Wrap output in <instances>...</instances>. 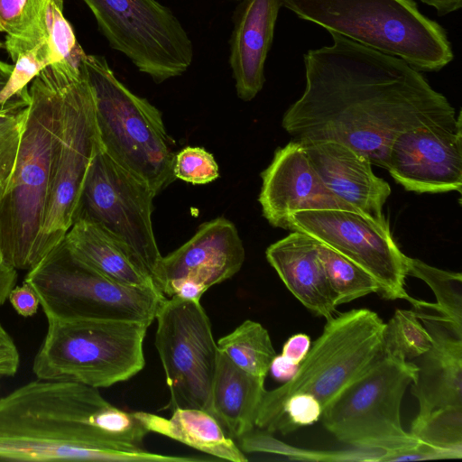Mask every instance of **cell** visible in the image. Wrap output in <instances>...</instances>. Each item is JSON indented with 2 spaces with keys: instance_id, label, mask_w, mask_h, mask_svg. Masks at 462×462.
I'll list each match as a JSON object with an SVG mask.
<instances>
[{
  "instance_id": "83f0119b",
  "label": "cell",
  "mask_w": 462,
  "mask_h": 462,
  "mask_svg": "<svg viewBox=\"0 0 462 462\" xmlns=\"http://www.w3.org/2000/svg\"><path fill=\"white\" fill-rule=\"evenodd\" d=\"M317 245L336 306L379 293L378 282L365 270L328 245L319 241Z\"/></svg>"
},
{
  "instance_id": "ee69618b",
  "label": "cell",
  "mask_w": 462,
  "mask_h": 462,
  "mask_svg": "<svg viewBox=\"0 0 462 462\" xmlns=\"http://www.w3.org/2000/svg\"><path fill=\"white\" fill-rule=\"evenodd\" d=\"M13 65L0 60V92L5 87L12 70Z\"/></svg>"
},
{
  "instance_id": "d4e9b609",
  "label": "cell",
  "mask_w": 462,
  "mask_h": 462,
  "mask_svg": "<svg viewBox=\"0 0 462 462\" xmlns=\"http://www.w3.org/2000/svg\"><path fill=\"white\" fill-rule=\"evenodd\" d=\"M172 411L170 418L146 411H134V415L148 432L166 436L221 459L232 462L248 460L208 411L196 408H176Z\"/></svg>"
},
{
  "instance_id": "9c48e42d",
  "label": "cell",
  "mask_w": 462,
  "mask_h": 462,
  "mask_svg": "<svg viewBox=\"0 0 462 462\" xmlns=\"http://www.w3.org/2000/svg\"><path fill=\"white\" fill-rule=\"evenodd\" d=\"M51 65L59 79L60 133L38 241V262L63 240L74 223L85 179L100 148L94 97L84 69Z\"/></svg>"
},
{
  "instance_id": "3957f363",
  "label": "cell",
  "mask_w": 462,
  "mask_h": 462,
  "mask_svg": "<svg viewBox=\"0 0 462 462\" xmlns=\"http://www.w3.org/2000/svg\"><path fill=\"white\" fill-rule=\"evenodd\" d=\"M30 103L14 171L0 199L3 261L16 270L38 263L42 227L60 133V88L52 65L29 86Z\"/></svg>"
},
{
  "instance_id": "4fadbf2b",
  "label": "cell",
  "mask_w": 462,
  "mask_h": 462,
  "mask_svg": "<svg viewBox=\"0 0 462 462\" xmlns=\"http://www.w3.org/2000/svg\"><path fill=\"white\" fill-rule=\"evenodd\" d=\"M155 196L146 183L116 163L100 145L85 179L75 218L96 223L125 242L153 282L162 258L152 224Z\"/></svg>"
},
{
  "instance_id": "44dd1931",
  "label": "cell",
  "mask_w": 462,
  "mask_h": 462,
  "mask_svg": "<svg viewBox=\"0 0 462 462\" xmlns=\"http://www.w3.org/2000/svg\"><path fill=\"white\" fill-rule=\"evenodd\" d=\"M265 255L287 289L303 306L326 319L335 315L337 306L319 258L317 240L292 231L272 244Z\"/></svg>"
},
{
  "instance_id": "ffe728a7",
  "label": "cell",
  "mask_w": 462,
  "mask_h": 462,
  "mask_svg": "<svg viewBox=\"0 0 462 462\" xmlns=\"http://www.w3.org/2000/svg\"><path fill=\"white\" fill-rule=\"evenodd\" d=\"M281 0H243L230 40L229 63L238 97L250 101L262 90Z\"/></svg>"
},
{
  "instance_id": "2e32d148",
  "label": "cell",
  "mask_w": 462,
  "mask_h": 462,
  "mask_svg": "<svg viewBox=\"0 0 462 462\" xmlns=\"http://www.w3.org/2000/svg\"><path fill=\"white\" fill-rule=\"evenodd\" d=\"M385 169L409 191L461 193V111L453 125L419 127L400 134L390 146Z\"/></svg>"
},
{
  "instance_id": "5bb4252c",
  "label": "cell",
  "mask_w": 462,
  "mask_h": 462,
  "mask_svg": "<svg viewBox=\"0 0 462 462\" xmlns=\"http://www.w3.org/2000/svg\"><path fill=\"white\" fill-rule=\"evenodd\" d=\"M288 229L304 233L342 254L371 274L379 293L387 300L411 298L405 290V258L393 241L390 228L361 213L342 209L292 213Z\"/></svg>"
},
{
  "instance_id": "7bdbcfd3",
  "label": "cell",
  "mask_w": 462,
  "mask_h": 462,
  "mask_svg": "<svg viewBox=\"0 0 462 462\" xmlns=\"http://www.w3.org/2000/svg\"><path fill=\"white\" fill-rule=\"evenodd\" d=\"M420 2L436 9L437 14L444 16L459 10L462 0H420Z\"/></svg>"
},
{
  "instance_id": "f546056e",
  "label": "cell",
  "mask_w": 462,
  "mask_h": 462,
  "mask_svg": "<svg viewBox=\"0 0 462 462\" xmlns=\"http://www.w3.org/2000/svg\"><path fill=\"white\" fill-rule=\"evenodd\" d=\"M29 103L28 86L6 101L0 111V199L14 171Z\"/></svg>"
},
{
  "instance_id": "8992f818",
  "label": "cell",
  "mask_w": 462,
  "mask_h": 462,
  "mask_svg": "<svg viewBox=\"0 0 462 462\" xmlns=\"http://www.w3.org/2000/svg\"><path fill=\"white\" fill-rule=\"evenodd\" d=\"M385 323L368 309H353L327 319L295 375L263 393L255 428L275 432L285 401L310 393L322 411L383 354Z\"/></svg>"
},
{
  "instance_id": "b9f144b4",
  "label": "cell",
  "mask_w": 462,
  "mask_h": 462,
  "mask_svg": "<svg viewBox=\"0 0 462 462\" xmlns=\"http://www.w3.org/2000/svg\"><path fill=\"white\" fill-rule=\"evenodd\" d=\"M17 270L5 263H0V306L8 299V294L15 286Z\"/></svg>"
},
{
  "instance_id": "603a6c76",
  "label": "cell",
  "mask_w": 462,
  "mask_h": 462,
  "mask_svg": "<svg viewBox=\"0 0 462 462\" xmlns=\"http://www.w3.org/2000/svg\"><path fill=\"white\" fill-rule=\"evenodd\" d=\"M64 0H28L17 30L6 34L5 47L13 60L19 53L47 42L51 64L83 69L86 56L73 28L63 14Z\"/></svg>"
},
{
  "instance_id": "277c9868",
  "label": "cell",
  "mask_w": 462,
  "mask_h": 462,
  "mask_svg": "<svg viewBox=\"0 0 462 462\" xmlns=\"http://www.w3.org/2000/svg\"><path fill=\"white\" fill-rule=\"evenodd\" d=\"M299 18L365 47L398 57L419 71H439L454 59L445 29L413 0H281Z\"/></svg>"
},
{
  "instance_id": "d6986e66",
  "label": "cell",
  "mask_w": 462,
  "mask_h": 462,
  "mask_svg": "<svg viewBox=\"0 0 462 462\" xmlns=\"http://www.w3.org/2000/svg\"><path fill=\"white\" fill-rule=\"evenodd\" d=\"M432 338L420 357L411 393L419 402L415 419L447 407H462V337L439 315L417 311Z\"/></svg>"
},
{
  "instance_id": "1f68e13d",
  "label": "cell",
  "mask_w": 462,
  "mask_h": 462,
  "mask_svg": "<svg viewBox=\"0 0 462 462\" xmlns=\"http://www.w3.org/2000/svg\"><path fill=\"white\" fill-rule=\"evenodd\" d=\"M410 433L421 442L462 456V407L441 408L414 419Z\"/></svg>"
},
{
  "instance_id": "d6a6232c",
  "label": "cell",
  "mask_w": 462,
  "mask_h": 462,
  "mask_svg": "<svg viewBox=\"0 0 462 462\" xmlns=\"http://www.w3.org/2000/svg\"><path fill=\"white\" fill-rule=\"evenodd\" d=\"M13 70L0 92V106L24 89L46 67L51 65V51L47 42L19 53L14 60Z\"/></svg>"
},
{
  "instance_id": "bcb514c9",
  "label": "cell",
  "mask_w": 462,
  "mask_h": 462,
  "mask_svg": "<svg viewBox=\"0 0 462 462\" xmlns=\"http://www.w3.org/2000/svg\"><path fill=\"white\" fill-rule=\"evenodd\" d=\"M2 47H3V43H2V42H1V41H0V48H2Z\"/></svg>"
},
{
  "instance_id": "e0dca14e",
  "label": "cell",
  "mask_w": 462,
  "mask_h": 462,
  "mask_svg": "<svg viewBox=\"0 0 462 462\" xmlns=\"http://www.w3.org/2000/svg\"><path fill=\"white\" fill-rule=\"evenodd\" d=\"M261 177L258 200L263 217L274 227L288 229L289 217L300 211L342 209L359 213L326 188L297 139L276 150Z\"/></svg>"
},
{
  "instance_id": "f35d334b",
  "label": "cell",
  "mask_w": 462,
  "mask_h": 462,
  "mask_svg": "<svg viewBox=\"0 0 462 462\" xmlns=\"http://www.w3.org/2000/svg\"><path fill=\"white\" fill-rule=\"evenodd\" d=\"M28 0H0V32L14 33L21 22Z\"/></svg>"
},
{
  "instance_id": "9a60e30c",
  "label": "cell",
  "mask_w": 462,
  "mask_h": 462,
  "mask_svg": "<svg viewBox=\"0 0 462 462\" xmlns=\"http://www.w3.org/2000/svg\"><path fill=\"white\" fill-rule=\"evenodd\" d=\"M245 257L236 226L219 217L200 225L189 240L162 256L154 282L164 296L200 300L211 286L237 273Z\"/></svg>"
},
{
  "instance_id": "d590c367",
  "label": "cell",
  "mask_w": 462,
  "mask_h": 462,
  "mask_svg": "<svg viewBox=\"0 0 462 462\" xmlns=\"http://www.w3.org/2000/svg\"><path fill=\"white\" fill-rule=\"evenodd\" d=\"M456 452L442 449L420 441L418 444L402 449L385 451L381 461H416L429 459L461 458Z\"/></svg>"
},
{
  "instance_id": "6da1fadb",
  "label": "cell",
  "mask_w": 462,
  "mask_h": 462,
  "mask_svg": "<svg viewBox=\"0 0 462 462\" xmlns=\"http://www.w3.org/2000/svg\"><path fill=\"white\" fill-rule=\"evenodd\" d=\"M333 43L303 56L306 86L282 125L297 140L336 141L386 167L402 133L453 125L455 108L403 60L329 32Z\"/></svg>"
},
{
  "instance_id": "cb8c5ba5",
  "label": "cell",
  "mask_w": 462,
  "mask_h": 462,
  "mask_svg": "<svg viewBox=\"0 0 462 462\" xmlns=\"http://www.w3.org/2000/svg\"><path fill=\"white\" fill-rule=\"evenodd\" d=\"M264 379L242 370L218 350L208 411L230 438L239 439L255 428Z\"/></svg>"
},
{
  "instance_id": "ba28073f",
  "label": "cell",
  "mask_w": 462,
  "mask_h": 462,
  "mask_svg": "<svg viewBox=\"0 0 462 462\" xmlns=\"http://www.w3.org/2000/svg\"><path fill=\"white\" fill-rule=\"evenodd\" d=\"M24 282L36 293L46 318L119 319L151 325L162 293L125 286L74 256L63 240L28 270Z\"/></svg>"
},
{
  "instance_id": "e575fe53",
  "label": "cell",
  "mask_w": 462,
  "mask_h": 462,
  "mask_svg": "<svg viewBox=\"0 0 462 462\" xmlns=\"http://www.w3.org/2000/svg\"><path fill=\"white\" fill-rule=\"evenodd\" d=\"M322 414L319 402L310 393H295L284 402L275 431L290 433L317 422Z\"/></svg>"
},
{
  "instance_id": "5b68a950",
  "label": "cell",
  "mask_w": 462,
  "mask_h": 462,
  "mask_svg": "<svg viewBox=\"0 0 462 462\" xmlns=\"http://www.w3.org/2000/svg\"><path fill=\"white\" fill-rule=\"evenodd\" d=\"M83 69L102 150L157 195L175 180L174 142L162 113L119 81L103 56L86 54Z\"/></svg>"
},
{
  "instance_id": "ac0fdd59",
  "label": "cell",
  "mask_w": 462,
  "mask_h": 462,
  "mask_svg": "<svg viewBox=\"0 0 462 462\" xmlns=\"http://www.w3.org/2000/svg\"><path fill=\"white\" fill-rule=\"evenodd\" d=\"M299 141L328 190L359 213L389 228L383 208L391 195V187L373 172L368 158L336 141Z\"/></svg>"
},
{
  "instance_id": "7402d4cb",
  "label": "cell",
  "mask_w": 462,
  "mask_h": 462,
  "mask_svg": "<svg viewBox=\"0 0 462 462\" xmlns=\"http://www.w3.org/2000/svg\"><path fill=\"white\" fill-rule=\"evenodd\" d=\"M63 242L74 256L107 279L125 286L161 292L133 250L101 226L77 219Z\"/></svg>"
},
{
  "instance_id": "ab89813d",
  "label": "cell",
  "mask_w": 462,
  "mask_h": 462,
  "mask_svg": "<svg viewBox=\"0 0 462 462\" xmlns=\"http://www.w3.org/2000/svg\"><path fill=\"white\" fill-rule=\"evenodd\" d=\"M311 346L310 337L304 333H298L284 343L282 355L290 361L300 365Z\"/></svg>"
},
{
  "instance_id": "484cf974",
  "label": "cell",
  "mask_w": 462,
  "mask_h": 462,
  "mask_svg": "<svg viewBox=\"0 0 462 462\" xmlns=\"http://www.w3.org/2000/svg\"><path fill=\"white\" fill-rule=\"evenodd\" d=\"M217 348L242 370L265 378L276 356L267 329L246 319L217 342Z\"/></svg>"
},
{
  "instance_id": "f1b7e54d",
  "label": "cell",
  "mask_w": 462,
  "mask_h": 462,
  "mask_svg": "<svg viewBox=\"0 0 462 462\" xmlns=\"http://www.w3.org/2000/svg\"><path fill=\"white\" fill-rule=\"evenodd\" d=\"M239 448L243 452H265L286 456L291 459L318 461H381L384 450L356 448L349 450H306L289 446L273 438L270 432L252 430L239 439Z\"/></svg>"
},
{
  "instance_id": "74e56055",
  "label": "cell",
  "mask_w": 462,
  "mask_h": 462,
  "mask_svg": "<svg viewBox=\"0 0 462 462\" xmlns=\"http://www.w3.org/2000/svg\"><path fill=\"white\" fill-rule=\"evenodd\" d=\"M19 362L17 347L0 323V376L14 375L17 372Z\"/></svg>"
},
{
  "instance_id": "7c38bea8",
  "label": "cell",
  "mask_w": 462,
  "mask_h": 462,
  "mask_svg": "<svg viewBox=\"0 0 462 462\" xmlns=\"http://www.w3.org/2000/svg\"><path fill=\"white\" fill-rule=\"evenodd\" d=\"M155 319V346L170 391L169 408L208 411L218 348L199 300L165 298Z\"/></svg>"
},
{
  "instance_id": "30bf717a",
  "label": "cell",
  "mask_w": 462,
  "mask_h": 462,
  "mask_svg": "<svg viewBox=\"0 0 462 462\" xmlns=\"http://www.w3.org/2000/svg\"><path fill=\"white\" fill-rule=\"evenodd\" d=\"M417 372L414 362L382 354L322 411L324 427L356 448L393 451L418 444L401 423L402 401Z\"/></svg>"
},
{
  "instance_id": "f6af8a7d",
  "label": "cell",
  "mask_w": 462,
  "mask_h": 462,
  "mask_svg": "<svg viewBox=\"0 0 462 462\" xmlns=\"http://www.w3.org/2000/svg\"><path fill=\"white\" fill-rule=\"evenodd\" d=\"M0 263H4V261H3V254H2V248H1V242H0Z\"/></svg>"
},
{
  "instance_id": "7dc6e473",
  "label": "cell",
  "mask_w": 462,
  "mask_h": 462,
  "mask_svg": "<svg viewBox=\"0 0 462 462\" xmlns=\"http://www.w3.org/2000/svg\"><path fill=\"white\" fill-rule=\"evenodd\" d=\"M3 106H0V111L2 110Z\"/></svg>"
},
{
  "instance_id": "52a82bcc",
  "label": "cell",
  "mask_w": 462,
  "mask_h": 462,
  "mask_svg": "<svg viewBox=\"0 0 462 462\" xmlns=\"http://www.w3.org/2000/svg\"><path fill=\"white\" fill-rule=\"evenodd\" d=\"M47 321L32 365L38 379L101 388L126 381L144 367L143 340L150 326L146 323L54 318Z\"/></svg>"
},
{
  "instance_id": "4dcf8cb0",
  "label": "cell",
  "mask_w": 462,
  "mask_h": 462,
  "mask_svg": "<svg viewBox=\"0 0 462 462\" xmlns=\"http://www.w3.org/2000/svg\"><path fill=\"white\" fill-rule=\"evenodd\" d=\"M431 344V336L420 322L417 311L397 309L385 323L383 355L411 360L426 353Z\"/></svg>"
},
{
  "instance_id": "8fae6325",
  "label": "cell",
  "mask_w": 462,
  "mask_h": 462,
  "mask_svg": "<svg viewBox=\"0 0 462 462\" xmlns=\"http://www.w3.org/2000/svg\"><path fill=\"white\" fill-rule=\"evenodd\" d=\"M109 45L155 83L182 75L193 44L173 12L157 0H82Z\"/></svg>"
},
{
  "instance_id": "7a4b0ae2",
  "label": "cell",
  "mask_w": 462,
  "mask_h": 462,
  "mask_svg": "<svg viewBox=\"0 0 462 462\" xmlns=\"http://www.w3.org/2000/svg\"><path fill=\"white\" fill-rule=\"evenodd\" d=\"M147 433L134 412L76 381L37 378L0 398V461L193 460L144 450Z\"/></svg>"
},
{
  "instance_id": "836d02e7",
  "label": "cell",
  "mask_w": 462,
  "mask_h": 462,
  "mask_svg": "<svg viewBox=\"0 0 462 462\" xmlns=\"http://www.w3.org/2000/svg\"><path fill=\"white\" fill-rule=\"evenodd\" d=\"M173 175L193 185L208 184L219 177L218 165L202 147L187 146L175 153Z\"/></svg>"
},
{
  "instance_id": "8d00e7d4",
  "label": "cell",
  "mask_w": 462,
  "mask_h": 462,
  "mask_svg": "<svg viewBox=\"0 0 462 462\" xmlns=\"http://www.w3.org/2000/svg\"><path fill=\"white\" fill-rule=\"evenodd\" d=\"M8 300L14 310L23 317L34 315L40 305L36 293L24 282L23 285L14 286L8 294Z\"/></svg>"
},
{
  "instance_id": "4316f807",
  "label": "cell",
  "mask_w": 462,
  "mask_h": 462,
  "mask_svg": "<svg viewBox=\"0 0 462 462\" xmlns=\"http://www.w3.org/2000/svg\"><path fill=\"white\" fill-rule=\"evenodd\" d=\"M407 275L426 282L432 290L437 303L421 301L419 308L436 310L440 319L462 337V275L460 273L445 271L431 266L421 260L405 258Z\"/></svg>"
},
{
  "instance_id": "60d3db41",
  "label": "cell",
  "mask_w": 462,
  "mask_h": 462,
  "mask_svg": "<svg viewBox=\"0 0 462 462\" xmlns=\"http://www.w3.org/2000/svg\"><path fill=\"white\" fill-rule=\"evenodd\" d=\"M299 366L300 365L290 361L281 354L274 356L269 371L275 380L285 383L295 375Z\"/></svg>"
}]
</instances>
